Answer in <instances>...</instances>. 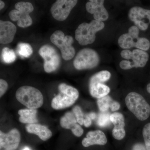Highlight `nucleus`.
<instances>
[{"label": "nucleus", "mask_w": 150, "mask_h": 150, "mask_svg": "<svg viewBox=\"0 0 150 150\" xmlns=\"http://www.w3.org/2000/svg\"><path fill=\"white\" fill-rule=\"evenodd\" d=\"M50 40L60 49L63 59L69 61L74 57L76 51L72 46L74 40L72 36H65L63 31L58 30L51 35Z\"/></svg>", "instance_id": "0eeeda50"}, {"label": "nucleus", "mask_w": 150, "mask_h": 150, "mask_svg": "<svg viewBox=\"0 0 150 150\" xmlns=\"http://www.w3.org/2000/svg\"><path fill=\"white\" fill-rule=\"evenodd\" d=\"M77 121L73 112H67L61 118L60 124L64 129H70L76 137H80L83 133L81 126L77 124Z\"/></svg>", "instance_id": "2eb2a0df"}, {"label": "nucleus", "mask_w": 150, "mask_h": 150, "mask_svg": "<svg viewBox=\"0 0 150 150\" xmlns=\"http://www.w3.org/2000/svg\"><path fill=\"white\" fill-rule=\"evenodd\" d=\"M133 150H147L146 146L141 144H137L133 147Z\"/></svg>", "instance_id": "2f4dec72"}, {"label": "nucleus", "mask_w": 150, "mask_h": 150, "mask_svg": "<svg viewBox=\"0 0 150 150\" xmlns=\"http://www.w3.org/2000/svg\"><path fill=\"white\" fill-rule=\"evenodd\" d=\"M111 76V74L107 71H103L97 73L91 77L89 83H103L108 81Z\"/></svg>", "instance_id": "5701e85b"}, {"label": "nucleus", "mask_w": 150, "mask_h": 150, "mask_svg": "<svg viewBox=\"0 0 150 150\" xmlns=\"http://www.w3.org/2000/svg\"><path fill=\"white\" fill-rule=\"evenodd\" d=\"M59 93L52 100L51 106L56 110H61L70 107L76 102L79 97L77 90L66 83L59 86Z\"/></svg>", "instance_id": "7ed1b4c3"}, {"label": "nucleus", "mask_w": 150, "mask_h": 150, "mask_svg": "<svg viewBox=\"0 0 150 150\" xmlns=\"http://www.w3.org/2000/svg\"><path fill=\"white\" fill-rule=\"evenodd\" d=\"M18 54L22 58H28L33 54V51L31 46L25 43H19L17 47Z\"/></svg>", "instance_id": "4be33fe9"}, {"label": "nucleus", "mask_w": 150, "mask_h": 150, "mask_svg": "<svg viewBox=\"0 0 150 150\" xmlns=\"http://www.w3.org/2000/svg\"><path fill=\"white\" fill-rule=\"evenodd\" d=\"M16 96L19 102L29 109H37L43 104V97L41 92L30 86H23L18 89Z\"/></svg>", "instance_id": "f257e3e1"}, {"label": "nucleus", "mask_w": 150, "mask_h": 150, "mask_svg": "<svg viewBox=\"0 0 150 150\" xmlns=\"http://www.w3.org/2000/svg\"><path fill=\"white\" fill-rule=\"evenodd\" d=\"M15 8L16 9L11 11L9 13L11 19L17 21L20 27L25 28L31 25L33 21L29 13L34 10L32 4L28 2H19L16 4Z\"/></svg>", "instance_id": "423d86ee"}, {"label": "nucleus", "mask_w": 150, "mask_h": 150, "mask_svg": "<svg viewBox=\"0 0 150 150\" xmlns=\"http://www.w3.org/2000/svg\"><path fill=\"white\" fill-rule=\"evenodd\" d=\"M25 129L28 133L37 135L43 141H47L52 137L51 130L46 126L40 124L36 123L28 124L25 126Z\"/></svg>", "instance_id": "6ab92c4d"}, {"label": "nucleus", "mask_w": 150, "mask_h": 150, "mask_svg": "<svg viewBox=\"0 0 150 150\" xmlns=\"http://www.w3.org/2000/svg\"><path fill=\"white\" fill-rule=\"evenodd\" d=\"M110 120L114 126L112 131V136L116 139L122 140L126 135L124 129L125 124L123 115L119 112H114L110 115Z\"/></svg>", "instance_id": "f3484780"}, {"label": "nucleus", "mask_w": 150, "mask_h": 150, "mask_svg": "<svg viewBox=\"0 0 150 150\" xmlns=\"http://www.w3.org/2000/svg\"><path fill=\"white\" fill-rule=\"evenodd\" d=\"M5 6V4L3 1H0V9H2Z\"/></svg>", "instance_id": "72a5a7b5"}, {"label": "nucleus", "mask_w": 150, "mask_h": 150, "mask_svg": "<svg viewBox=\"0 0 150 150\" xmlns=\"http://www.w3.org/2000/svg\"><path fill=\"white\" fill-rule=\"evenodd\" d=\"M20 141V133L17 129H12L7 134L0 131V150H16Z\"/></svg>", "instance_id": "ddd939ff"}, {"label": "nucleus", "mask_w": 150, "mask_h": 150, "mask_svg": "<svg viewBox=\"0 0 150 150\" xmlns=\"http://www.w3.org/2000/svg\"><path fill=\"white\" fill-rule=\"evenodd\" d=\"M107 142V138L104 133L100 130H96L88 132L86 138L83 140L82 144L85 147H88L94 145H104Z\"/></svg>", "instance_id": "a211bd4d"}, {"label": "nucleus", "mask_w": 150, "mask_h": 150, "mask_svg": "<svg viewBox=\"0 0 150 150\" xmlns=\"http://www.w3.org/2000/svg\"><path fill=\"white\" fill-rule=\"evenodd\" d=\"M139 28L133 25L129 29V32L121 35L118 38L119 46L123 49H128L132 47L141 49L143 38L139 37Z\"/></svg>", "instance_id": "9b49d317"}, {"label": "nucleus", "mask_w": 150, "mask_h": 150, "mask_svg": "<svg viewBox=\"0 0 150 150\" xmlns=\"http://www.w3.org/2000/svg\"><path fill=\"white\" fill-rule=\"evenodd\" d=\"M121 57L127 60H132V62L123 60L119 64L121 69L129 70L132 68L144 67L146 64L149 59V55L145 51L140 49H135L131 52L128 49L121 51Z\"/></svg>", "instance_id": "39448f33"}, {"label": "nucleus", "mask_w": 150, "mask_h": 150, "mask_svg": "<svg viewBox=\"0 0 150 150\" xmlns=\"http://www.w3.org/2000/svg\"><path fill=\"white\" fill-rule=\"evenodd\" d=\"M2 59L3 62L6 64H11L15 62L16 59V55L12 49L7 47L3 48L2 51Z\"/></svg>", "instance_id": "b1692460"}, {"label": "nucleus", "mask_w": 150, "mask_h": 150, "mask_svg": "<svg viewBox=\"0 0 150 150\" xmlns=\"http://www.w3.org/2000/svg\"><path fill=\"white\" fill-rule=\"evenodd\" d=\"M128 109L140 121L146 120L150 115V106L139 94L131 92L125 99Z\"/></svg>", "instance_id": "20e7f679"}, {"label": "nucleus", "mask_w": 150, "mask_h": 150, "mask_svg": "<svg viewBox=\"0 0 150 150\" xmlns=\"http://www.w3.org/2000/svg\"><path fill=\"white\" fill-rule=\"evenodd\" d=\"M120 108V105L118 102L112 100L110 106V108L112 111H115L119 110Z\"/></svg>", "instance_id": "c756f323"}, {"label": "nucleus", "mask_w": 150, "mask_h": 150, "mask_svg": "<svg viewBox=\"0 0 150 150\" xmlns=\"http://www.w3.org/2000/svg\"><path fill=\"white\" fill-rule=\"evenodd\" d=\"M110 114L108 112H101L98 115L97 123L100 127H105L110 125Z\"/></svg>", "instance_id": "a878e982"}, {"label": "nucleus", "mask_w": 150, "mask_h": 150, "mask_svg": "<svg viewBox=\"0 0 150 150\" xmlns=\"http://www.w3.org/2000/svg\"><path fill=\"white\" fill-rule=\"evenodd\" d=\"M112 101L111 98L108 96L98 98L97 104L101 112H106L110 108V105Z\"/></svg>", "instance_id": "393cba45"}, {"label": "nucleus", "mask_w": 150, "mask_h": 150, "mask_svg": "<svg viewBox=\"0 0 150 150\" xmlns=\"http://www.w3.org/2000/svg\"><path fill=\"white\" fill-rule=\"evenodd\" d=\"M37 113L36 109H21L18 111V114L20 115L19 120L22 123L28 124L37 123Z\"/></svg>", "instance_id": "412c9836"}, {"label": "nucleus", "mask_w": 150, "mask_h": 150, "mask_svg": "<svg viewBox=\"0 0 150 150\" xmlns=\"http://www.w3.org/2000/svg\"><path fill=\"white\" fill-rule=\"evenodd\" d=\"M147 90L149 93H150V83L148 84L147 86Z\"/></svg>", "instance_id": "f704fd0d"}, {"label": "nucleus", "mask_w": 150, "mask_h": 150, "mask_svg": "<svg viewBox=\"0 0 150 150\" xmlns=\"http://www.w3.org/2000/svg\"><path fill=\"white\" fill-rule=\"evenodd\" d=\"M38 53L44 59V69L46 73L54 71L58 69L61 59L57 51L53 46L45 45L39 49Z\"/></svg>", "instance_id": "1a4fd4ad"}, {"label": "nucleus", "mask_w": 150, "mask_h": 150, "mask_svg": "<svg viewBox=\"0 0 150 150\" xmlns=\"http://www.w3.org/2000/svg\"><path fill=\"white\" fill-rule=\"evenodd\" d=\"M143 135L146 149L150 150V123L145 125L143 129Z\"/></svg>", "instance_id": "bb28decb"}, {"label": "nucleus", "mask_w": 150, "mask_h": 150, "mask_svg": "<svg viewBox=\"0 0 150 150\" xmlns=\"http://www.w3.org/2000/svg\"><path fill=\"white\" fill-rule=\"evenodd\" d=\"M105 27L102 21L92 20L90 23H83L79 25L75 31V38L82 46L92 44L95 40L97 32Z\"/></svg>", "instance_id": "f03ea898"}, {"label": "nucleus", "mask_w": 150, "mask_h": 150, "mask_svg": "<svg viewBox=\"0 0 150 150\" xmlns=\"http://www.w3.org/2000/svg\"><path fill=\"white\" fill-rule=\"evenodd\" d=\"M76 0H58L51 8L52 16L56 20L64 21L67 19L71 11L77 4Z\"/></svg>", "instance_id": "9d476101"}, {"label": "nucleus", "mask_w": 150, "mask_h": 150, "mask_svg": "<svg viewBox=\"0 0 150 150\" xmlns=\"http://www.w3.org/2000/svg\"><path fill=\"white\" fill-rule=\"evenodd\" d=\"M17 28L13 23L8 21H0V43L8 44L12 42Z\"/></svg>", "instance_id": "dca6fc26"}, {"label": "nucleus", "mask_w": 150, "mask_h": 150, "mask_svg": "<svg viewBox=\"0 0 150 150\" xmlns=\"http://www.w3.org/2000/svg\"><path fill=\"white\" fill-rule=\"evenodd\" d=\"M87 115L91 120L92 119L93 120V119H95L96 117V114L95 112H91V113H89V114Z\"/></svg>", "instance_id": "473e14b6"}, {"label": "nucleus", "mask_w": 150, "mask_h": 150, "mask_svg": "<svg viewBox=\"0 0 150 150\" xmlns=\"http://www.w3.org/2000/svg\"><path fill=\"white\" fill-rule=\"evenodd\" d=\"M8 88V84L4 80L1 79L0 80V97L2 96L4 94Z\"/></svg>", "instance_id": "c85d7f7f"}, {"label": "nucleus", "mask_w": 150, "mask_h": 150, "mask_svg": "<svg viewBox=\"0 0 150 150\" xmlns=\"http://www.w3.org/2000/svg\"><path fill=\"white\" fill-rule=\"evenodd\" d=\"M128 16L139 29L146 30L150 23V10L135 6L129 10Z\"/></svg>", "instance_id": "f8f14e48"}, {"label": "nucleus", "mask_w": 150, "mask_h": 150, "mask_svg": "<svg viewBox=\"0 0 150 150\" xmlns=\"http://www.w3.org/2000/svg\"><path fill=\"white\" fill-rule=\"evenodd\" d=\"M23 150H30V149H29V148L28 147H25L24 149H23Z\"/></svg>", "instance_id": "c9c22d12"}, {"label": "nucleus", "mask_w": 150, "mask_h": 150, "mask_svg": "<svg viewBox=\"0 0 150 150\" xmlns=\"http://www.w3.org/2000/svg\"><path fill=\"white\" fill-rule=\"evenodd\" d=\"M91 119L87 115H86L84 118L83 125L86 127H88L91 125Z\"/></svg>", "instance_id": "7c9ffc66"}, {"label": "nucleus", "mask_w": 150, "mask_h": 150, "mask_svg": "<svg viewBox=\"0 0 150 150\" xmlns=\"http://www.w3.org/2000/svg\"><path fill=\"white\" fill-rule=\"evenodd\" d=\"M73 112L78 123L80 125L83 124L84 116L81 108L79 106H75L73 108Z\"/></svg>", "instance_id": "cd10ccee"}, {"label": "nucleus", "mask_w": 150, "mask_h": 150, "mask_svg": "<svg viewBox=\"0 0 150 150\" xmlns=\"http://www.w3.org/2000/svg\"><path fill=\"white\" fill-rule=\"evenodd\" d=\"M89 91L92 96L100 98L106 96L109 93L110 88L101 83H89Z\"/></svg>", "instance_id": "aec40b11"}, {"label": "nucleus", "mask_w": 150, "mask_h": 150, "mask_svg": "<svg viewBox=\"0 0 150 150\" xmlns=\"http://www.w3.org/2000/svg\"><path fill=\"white\" fill-rule=\"evenodd\" d=\"M99 60L96 51L91 48H84L78 52L74 59V67L79 70L90 69L98 66Z\"/></svg>", "instance_id": "6e6552de"}, {"label": "nucleus", "mask_w": 150, "mask_h": 150, "mask_svg": "<svg viewBox=\"0 0 150 150\" xmlns=\"http://www.w3.org/2000/svg\"><path fill=\"white\" fill-rule=\"evenodd\" d=\"M104 2L103 0H91L86 4V10L93 15L95 20L105 21L109 17L108 12L104 7Z\"/></svg>", "instance_id": "4468645a"}]
</instances>
